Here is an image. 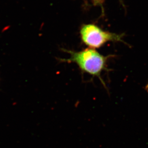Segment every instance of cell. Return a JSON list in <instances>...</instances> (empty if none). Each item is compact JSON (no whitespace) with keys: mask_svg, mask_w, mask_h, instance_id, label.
<instances>
[{"mask_svg":"<svg viewBox=\"0 0 148 148\" xmlns=\"http://www.w3.org/2000/svg\"><path fill=\"white\" fill-rule=\"evenodd\" d=\"M106 0H91L94 6H97L100 7L102 10V14H104V3Z\"/></svg>","mask_w":148,"mask_h":148,"instance_id":"3957f363","label":"cell"},{"mask_svg":"<svg viewBox=\"0 0 148 148\" xmlns=\"http://www.w3.org/2000/svg\"><path fill=\"white\" fill-rule=\"evenodd\" d=\"M120 1H121V0H120Z\"/></svg>","mask_w":148,"mask_h":148,"instance_id":"277c9868","label":"cell"},{"mask_svg":"<svg viewBox=\"0 0 148 148\" xmlns=\"http://www.w3.org/2000/svg\"><path fill=\"white\" fill-rule=\"evenodd\" d=\"M65 52L71 55L69 59H63V61L75 63L83 73H87L92 77L99 78L105 88L106 85L101 77L102 72L109 71L107 63L113 55L104 56L99 53L95 49L88 48L79 52L66 50Z\"/></svg>","mask_w":148,"mask_h":148,"instance_id":"6da1fadb","label":"cell"},{"mask_svg":"<svg viewBox=\"0 0 148 148\" xmlns=\"http://www.w3.org/2000/svg\"><path fill=\"white\" fill-rule=\"evenodd\" d=\"M125 33L116 34L104 30L95 24H83L80 28L82 41L88 47L98 49L108 42H121L127 45L123 38Z\"/></svg>","mask_w":148,"mask_h":148,"instance_id":"7a4b0ae2","label":"cell"}]
</instances>
